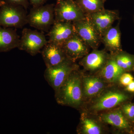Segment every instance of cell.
I'll return each instance as SVG.
<instances>
[{
  "label": "cell",
  "instance_id": "6da1fadb",
  "mask_svg": "<svg viewBox=\"0 0 134 134\" xmlns=\"http://www.w3.org/2000/svg\"><path fill=\"white\" fill-rule=\"evenodd\" d=\"M82 83L76 70L71 73L62 85L55 91V97L59 104L76 107L82 99Z\"/></svg>",
  "mask_w": 134,
  "mask_h": 134
},
{
  "label": "cell",
  "instance_id": "7a4b0ae2",
  "mask_svg": "<svg viewBox=\"0 0 134 134\" xmlns=\"http://www.w3.org/2000/svg\"><path fill=\"white\" fill-rule=\"evenodd\" d=\"M26 10L20 5L0 3V26L21 28L27 23Z\"/></svg>",
  "mask_w": 134,
  "mask_h": 134
},
{
  "label": "cell",
  "instance_id": "3957f363",
  "mask_svg": "<svg viewBox=\"0 0 134 134\" xmlns=\"http://www.w3.org/2000/svg\"><path fill=\"white\" fill-rule=\"evenodd\" d=\"M54 4L33 7L27 15V23L35 29L47 31L55 22Z\"/></svg>",
  "mask_w": 134,
  "mask_h": 134
},
{
  "label": "cell",
  "instance_id": "277c9868",
  "mask_svg": "<svg viewBox=\"0 0 134 134\" xmlns=\"http://www.w3.org/2000/svg\"><path fill=\"white\" fill-rule=\"evenodd\" d=\"M77 68L75 62L67 59L58 65L47 67L44 77L55 91L62 85L71 73L77 69Z\"/></svg>",
  "mask_w": 134,
  "mask_h": 134
},
{
  "label": "cell",
  "instance_id": "5b68a950",
  "mask_svg": "<svg viewBox=\"0 0 134 134\" xmlns=\"http://www.w3.org/2000/svg\"><path fill=\"white\" fill-rule=\"evenodd\" d=\"M54 15L55 21L72 23L86 16L74 0H57L54 6Z\"/></svg>",
  "mask_w": 134,
  "mask_h": 134
},
{
  "label": "cell",
  "instance_id": "8992f818",
  "mask_svg": "<svg viewBox=\"0 0 134 134\" xmlns=\"http://www.w3.org/2000/svg\"><path fill=\"white\" fill-rule=\"evenodd\" d=\"M48 43L43 33L25 28L22 32L18 48L32 56L36 55Z\"/></svg>",
  "mask_w": 134,
  "mask_h": 134
},
{
  "label": "cell",
  "instance_id": "52a82bcc",
  "mask_svg": "<svg viewBox=\"0 0 134 134\" xmlns=\"http://www.w3.org/2000/svg\"><path fill=\"white\" fill-rule=\"evenodd\" d=\"M86 17L93 25L101 39L106 32L112 26L113 23L119 19V14L118 10L104 9L86 14Z\"/></svg>",
  "mask_w": 134,
  "mask_h": 134
},
{
  "label": "cell",
  "instance_id": "ba28073f",
  "mask_svg": "<svg viewBox=\"0 0 134 134\" xmlns=\"http://www.w3.org/2000/svg\"><path fill=\"white\" fill-rule=\"evenodd\" d=\"M73 23L76 32L79 37L89 47L97 49L101 42V38L89 19L86 16Z\"/></svg>",
  "mask_w": 134,
  "mask_h": 134
},
{
  "label": "cell",
  "instance_id": "9c48e42d",
  "mask_svg": "<svg viewBox=\"0 0 134 134\" xmlns=\"http://www.w3.org/2000/svg\"><path fill=\"white\" fill-rule=\"evenodd\" d=\"M76 34L73 23L55 21L48 32V42L61 46Z\"/></svg>",
  "mask_w": 134,
  "mask_h": 134
},
{
  "label": "cell",
  "instance_id": "30bf717a",
  "mask_svg": "<svg viewBox=\"0 0 134 134\" xmlns=\"http://www.w3.org/2000/svg\"><path fill=\"white\" fill-rule=\"evenodd\" d=\"M61 46L68 58L74 62L88 54L90 47L77 34Z\"/></svg>",
  "mask_w": 134,
  "mask_h": 134
},
{
  "label": "cell",
  "instance_id": "8fae6325",
  "mask_svg": "<svg viewBox=\"0 0 134 134\" xmlns=\"http://www.w3.org/2000/svg\"><path fill=\"white\" fill-rule=\"evenodd\" d=\"M41 55L46 68L55 66L69 59L61 46L48 42L43 48Z\"/></svg>",
  "mask_w": 134,
  "mask_h": 134
},
{
  "label": "cell",
  "instance_id": "7c38bea8",
  "mask_svg": "<svg viewBox=\"0 0 134 134\" xmlns=\"http://www.w3.org/2000/svg\"><path fill=\"white\" fill-rule=\"evenodd\" d=\"M127 98L124 93L118 92H109L97 99L92 106L95 111L107 110L115 107Z\"/></svg>",
  "mask_w": 134,
  "mask_h": 134
},
{
  "label": "cell",
  "instance_id": "4fadbf2b",
  "mask_svg": "<svg viewBox=\"0 0 134 134\" xmlns=\"http://www.w3.org/2000/svg\"><path fill=\"white\" fill-rule=\"evenodd\" d=\"M20 38L15 30L0 26V52L18 48Z\"/></svg>",
  "mask_w": 134,
  "mask_h": 134
},
{
  "label": "cell",
  "instance_id": "5bb4252c",
  "mask_svg": "<svg viewBox=\"0 0 134 134\" xmlns=\"http://www.w3.org/2000/svg\"><path fill=\"white\" fill-rule=\"evenodd\" d=\"M119 25V24L117 26L110 27L101 38V42L105 48L113 54H117L121 50V32Z\"/></svg>",
  "mask_w": 134,
  "mask_h": 134
},
{
  "label": "cell",
  "instance_id": "9a60e30c",
  "mask_svg": "<svg viewBox=\"0 0 134 134\" xmlns=\"http://www.w3.org/2000/svg\"><path fill=\"white\" fill-rule=\"evenodd\" d=\"M109 58L105 51L94 49L85 56L81 63L86 69L95 70L102 68Z\"/></svg>",
  "mask_w": 134,
  "mask_h": 134
},
{
  "label": "cell",
  "instance_id": "2e32d148",
  "mask_svg": "<svg viewBox=\"0 0 134 134\" xmlns=\"http://www.w3.org/2000/svg\"><path fill=\"white\" fill-rule=\"evenodd\" d=\"M124 71V70L117 65L112 56L109 58L101 68V74L107 81L114 82L120 77Z\"/></svg>",
  "mask_w": 134,
  "mask_h": 134
},
{
  "label": "cell",
  "instance_id": "e0dca14e",
  "mask_svg": "<svg viewBox=\"0 0 134 134\" xmlns=\"http://www.w3.org/2000/svg\"><path fill=\"white\" fill-rule=\"evenodd\" d=\"M101 118L104 122L119 129H125L129 127L128 122L119 111L104 114Z\"/></svg>",
  "mask_w": 134,
  "mask_h": 134
},
{
  "label": "cell",
  "instance_id": "ac0fdd59",
  "mask_svg": "<svg viewBox=\"0 0 134 134\" xmlns=\"http://www.w3.org/2000/svg\"><path fill=\"white\" fill-rule=\"evenodd\" d=\"M75 1L86 15L104 9L106 0H75Z\"/></svg>",
  "mask_w": 134,
  "mask_h": 134
},
{
  "label": "cell",
  "instance_id": "d6986e66",
  "mask_svg": "<svg viewBox=\"0 0 134 134\" xmlns=\"http://www.w3.org/2000/svg\"><path fill=\"white\" fill-rule=\"evenodd\" d=\"M84 91L85 95L88 96H95L104 88V85L98 78L88 77L83 81Z\"/></svg>",
  "mask_w": 134,
  "mask_h": 134
},
{
  "label": "cell",
  "instance_id": "ffe728a7",
  "mask_svg": "<svg viewBox=\"0 0 134 134\" xmlns=\"http://www.w3.org/2000/svg\"><path fill=\"white\" fill-rule=\"evenodd\" d=\"M120 52L113 55L117 65L124 70L131 69L134 65V58L129 54Z\"/></svg>",
  "mask_w": 134,
  "mask_h": 134
},
{
  "label": "cell",
  "instance_id": "44dd1931",
  "mask_svg": "<svg viewBox=\"0 0 134 134\" xmlns=\"http://www.w3.org/2000/svg\"><path fill=\"white\" fill-rule=\"evenodd\" d=\"M83 132L87 134H99L101 133L100 127L92 120L86 119L83 121Z\"/></svg>",
  "mask_w": 134,
  "mask_h": 134
},
{
  "label": "cell",
  "instance_id": "7402d4cb",
  "mask_svg": "<svg viewBox=\"0 0 134 134\" xmlns=\"http://www.w3.org/2000/svg\"><path fill=\"white\" fill-rule=\"evenodd\" d=\"M3 1L8 4L21 6L26 10H27L29 7V0H3Z\"/></svg>",
  "mask_w": 134,
  "mask_h": 134
},
{
  "label": "cell",
  "instance_id": "603a6c76",
  "mask_svg": "<svg viewBox=\"0 0 134 134\" xmlns=\"http://www.w3.org/2000/svg\"><path fill=\"white\" fill-rule=\"evenodd\" d=\"M133 77L130 74H122L120 76V81L121 83L124 86H127L133 81Z\"/></svg>",
  "mask_w": 134,
  "mask_h": 134
},
{
  "label": "cell",
  "instance_id": "cb8c5ba5",
  "mask_svg": "<svg viewBox=\"0 0 134 134\" xmlns=\"http://www.w3.org/2000/svg\"><path fill=\"white\" fill-rule=\"evenodd\" d=\"M123 111L128 117L130 119L134 117V105L132 104H127L124 105L123 108Z\"/></svg>",
  "mask_w": 134,
  "mask_h": 134
},
{
  "label": "cell",
  "instance_id": "d4e9b609",
  "mask_svg": "<svg viewBox=\"0 0 134 134\" xmlns=\"http://www.w3.org/2000/svg\"><path fill=\"white\" fill-rule=\"evenodd\" d=\"M33 7H37L44 5L48 0H29Z\"/></svg>",
  "mask_w": 134,
  "mask_h": 134
},
{
  "label": "cell",
  "instance_id": "484cf974",
  "mask_svg": "<svg viewBox=\"0 0 134 134\" xmlns=\"http://www.w3.org/2000/svg\"><path fill=\"white\" fill-rule=\"evenodd\" d=\"M126 90L128 91L134 92V81H133L127 86Z\"/></svg>",
  "mask_w": 134,
  "mask_h": 134
},
{
  "label": "cell",
  "instance_id": "4316f807",
  "mask_svg": "<svg viewBox=\"0 0 134 134\" xmlns=\"http://www.w3.org/2000/svg\"><path fill=\"white\" fill-rule=\"evenodd\" d=\"M2 0H0V3L1 2Z\"/></svg>",
  "mask_w": 134,
  "mask_h": 134
}]
</instances>
